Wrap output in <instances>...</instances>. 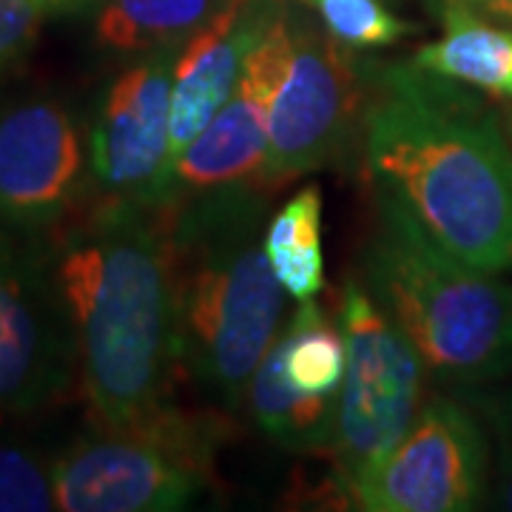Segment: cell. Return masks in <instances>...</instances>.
<instances>
[{
    "label": "cell",
    "instance_id": "cb8c5ba5",
    "mask_svg": "<svg viewBox=\"0 0 512 512\" xmlns=\"http://www.w3.org/2000/svg\"><path fill=\"white\" fill-rule=\"evenodd\" d=\"M504 507L512 510V464L510 470H507V481H504Z\"/></svg>",
    "mask_w": 512,
    "mask_h": 512
},
{
    "label": "cell",
    "instance_id": "d6986e66",
    "mask_svg": "<svg viewBox=\"0 0 512 512\" xmlns=\"http://www.w3.org/2000/svg\"><path fill=\"white\" fill-rule=\"evenodd\" d=\"M305 3L322 20L325 32L348 52L387 49L416 32V26L393 15L382 0H305Z\"/></svg>",
    "mask_w": 512,
    "mask_h": 512
},
{
    "label": "cell",
    "instance_id": "4fadbf2b",
    "mask_svg": "<svg viewBox=\"0 0 512 512\" xmlns=\"http://www.w3.org/2000/svg\"><path fill=\"white\" fill-rule=\"evenodd\" d=\"M279 18L274 0H225L174 55L171 72V134L168 160L174 163L217 117L237 83L248 52Z\"/></svg>",
    "mask_w": 512,
    "mask_h": 512
},
{
    "label": "cell",
    "instance_id": "7402d4cb",
    "mask_svg": "<svg viewBox=\"0 0 512 512\" xmlns=\"http://www.w3.org/2000/svg\"><path fill=\"white\" fill-rule=\"evenodd\" d=\"M467 3H473L478 9H484L487 15H493V18L501 20H510L512 23V0H467Z\"/></svg>",
    "mask_w": 512,
    "mask_h": 512
},
{
    "label": "cell",
    "instance_id": "ffe728a7",
    "mask_svg": "<svg viewBox=\"0 0 512 512\" xmlns=\"http://www.w3.org/2000/svg\"><path fill=\"white\" fill-rule=\"evenodd\" d=\"M55 510L52 476L29 450L0 444V512Z\"/></svg>",
    "mask_w": 512,
    "mask_h": 512
},
{
    "label": "cell",
    "instance_id": "5bb4252c",
    "mask_svg": "<svg viewBox=\"0 0 512 512\" xmlns=\"http://www.w3.org/2000/svg\"><path fill=\"white\" fill-rule=\"evenodd\" d=\"M421 72L512 100V29L478 18L473 3L444 0L441 37L413 55Z\"/></svg>",
    "mask_w": 512,
    "mask_h": 512
},
{
    "label": "cell",
    "instance_id": "e0dca14e",
    "mask_svg": "<svg viewBox=\"0 0 512 512\" xmlns=\"http://www.w3.org/2000/svg\"><path fill=\"white\" fill-rule=\"evenodd\" d=\"M225 0H106L94 20L100 49L140 55L180 46Z\"/></svg>",
    "mask_w": 512,
    "mask_h": 512
},
{
    "label": "cell",
    "instance_id": "8992f818",
    "mask_svg": "<svg viewBox=\"0 0 512 512\" xmlns=\"http://www.w3.org/2000/svg\"><path fill=\"white\" fill-rule=\"evenodd\" d=\"M55 510L174 512L185 510L202 484V433L171 410L134 430L72 444L49 467Z\"/></svg>",
    "mask_w": 512,
    "mask_h": 512
},
{
    "label": "cell",
    "instance_id": "ac0fdd59",
    "mask_svg": "<svg viewBox=\"0 0 512 512\" xmlns=\"http://www.w3.org/2000/svg\"><path fill=\"white\" fill-rule=\"evenodd\" d=\"M274 345L279 350L282 376L293 390L305 396L336 399L348 365L342 322L336 325L313 299L299 302V311L276 333Z\"/></svg>",
    "mask_w": 512,
    "mask_h": 512
},
{
    "label": "cell",
    "instance_id": "6da1fadb",
    "mask_svg": "<svg viewBox=\"0 0 512 512\" xmlns=\"http://www.w3.org/2000/svg\"><path fill=\"white\" fill-rule=\"evenodd\" d=\"M43 265L92 419L103 430L154 419L177 367L163 202L117 197L60 234Z\"/></svg>",
    "mask_w": 512,
    "mask_h": 512
},
{
    "label": "cell",
    "instance_id": "9c48e42d",
    "mask_svg": "<svg viewBox=\"0 0 512 512\" xmlns=\"http://www.w3.org/2000/svg\"><path fill=\"white\" fill-rule=\"evenodd\" d=\"M77 365L69 322L43 256L0 234V413L55 402Z\"/></svg>",
    "mask_w": 512,
    "mask_h": 512
},
{
    "label": "cell",
    "instance_id": "44dd1931",
    "mask_svg": "<svg viewBox=\"0 0 512 512\" xmlns=\"http://www.w3.org/2000/svg\"><path fill=\"white\" fill-rule=\"evenodd\" d=\"M40 20L43 12L32 0H0V72L32 49Z\"/></svg>",
    "mask_w": 512,
    "mask_h": 512
},
{
    "label": "cell",
    "instance_id": "d4e9b609",
    "mask_svg": "<svg viewBox=\"0 0 512 512\" xmlns=\"http://www.w3.org/2000/svg\"><path fill=\"white\" fill-rule=\"evenodd\" d=\"M504 131H507V140L512 143V109L507 111V117H504Z\"/></svg>",
    "mask_w": 512,
    "mask_h": 512
},
{
    "label": "cell",
    "instance_id": "2e32d148",
    "mask_svg": "<svg viewBox=\"0 0 512 512\" xmlns=\"http://www.w3.org/2000/svg\"><path fill=\"white\" fill-rule=\"evenodd\" d=\"M265 256L282 291L308 302L325 288L322 191L305 185L265 225Z\"/></svg>",
    "mask_w": 512,
    "mask_h": 512
},
{
    "label": "cell",
    "instance_id": "3957f363",
    "mask_svg": "<svg viewBox=\"0 0 512 512\" xmlns=\"http://www.w3.org/2000/svg\"><path fill=\"white\" fill-rule=\"evenodd\" d=\"M177 365L231 410L279 333L285 296L265 256V205L248 185L163 200Z\"/></svg>",
    "mask_w": 512,
    "mask_h": 512
},
{
    "label": "cell",
    "instance_id": "9a60e30c",
    "mask_svg": "<svg viewBox=\"0 0 512 512\" xmlns=\"http://www.w3.org/2000/svg\"><path fill=\"white\" fill-rule=\"evenodd\" d=\"M245 399L251 416L262 427V433L288 450H322L330 447L336 399L305 396L293 390L282 376L279 350L271 342L262 362L256 365L248 382Z\"/></svg>",
    "mask_w": 512,
    "mask_h": 512
},
{
    "label": "cell",
    "instance_id": "7c38bea8",
    "mask_svg": "<svg viewBox=\"0 0 512 512\" xmlns=\"http://www.w3.org/2000/svg\"><path fill=\"white\" fill-rule=\"evenodd\" d=\"M86 146L66 106L23 100L0 114V220L40 228L83 191Z\"/></svg>",
    "mask_w": 512,
    "mask_h": 512
},
{
    "label": "cell",
    "instance_id": "52a82bcc",
    "mask_svg": "<svg viewBox=\"0 0 512 512\" xmlns=\"http://www.w3.org/2000/svg\"><path fill=\"white\" fill-rule=\"evenodd\" d=\"M362 111V83L348 49L291 26V57L268 120L262 185H282L330 163Z\"/></svg>",
    "mask_w": 512,
    "mask_h": 512
},
{
    "label": "cell",
    "instance_id": "277c9868",
    "mask_svg": "<svg viewBox=\"0 0 512 512\" xmlns=\"http://www.w3.org/2000/svg\"><path fill=\"white\" fill-rule=\"evenodd\" d=\"M362 282L430 373L487 382L512 370V285L444 251L399 202L379 194Z\"/></svg>",
    "mask_w": 512,
    "mask_h": 512
},
{
    "label": "cell",
    "instance_id": "8fae6325",
    "mask_svg": "<svg viewBox=\"0 0 512 512\" xmlns=\"http://www.w3.org/2000/svg\"><path fill=\"white\" fill-rule=\"evenodd\" d=\"M291 57V20L279 12L248 52L217 117L174 163L171 197L259 183L268 154V120ZM168 197V200H171Z\"/></svg>",
    "mask_w": 512,
    "mask_h": 512
},
{
    "label": "cell",
    "instance_id": "ba28073f",
    "mask_svg": "<svg viewBox=\"0 0 512 512\" xmlns=\"http://www.w3.org/2000/svg\"><path fill=\"white\" fill-rule=\"evenodd\" d=\"M484 487L487 439L476 416L433 399L350 501L367 512H464L481 504Z\"/></svg>",
    "mask_w": 512,
    "mask_h": 512
},
{
    "label": "cell",
    "instance_id": "30bf717a",
    "mask_svg": "<svg viewBox=\"0 0 512 512\" xmlns=\"http://www.w3.org/2000/svg\"><path fill=\"white\" fill-rule=\"evenodd\" d=\"M174 46L146 52L103 94L89 140L94 177L117 197L163 202L171 197V72Z\"/></svg>",
    "mask_w": 512,
    "mask_h": 512
},
{
    "label": "cell",
    "instance_id": "7a4b0ae2",
    "mask_svg": "<svg viewBox=\"0 0 512 512\" xmlns=\"http://www.w3.org/2000/svg\"><path fill=\"white\" fill-rule=\"evenodd\" d=\"M367 168L444 251L512 268V143L493 114L419 66L382 72L365 109Z\"/></svg>",
    "mask_w": 512,
    "mask_h": 512
},
{
    "label": "cell",
    "instance_id": "5b68a950",
    "mask_svg": "<svg viewBox=\"0 0 512 512\" xmlns=\"http://www.w3.org/2000/svg\"><path fill=\"white\" fill-rule=\"evenodd\" d=\"M342 330L348 345L345 379L336 393L330 447L339 484L350 498L402 441L421 410L424 362L399 325L379 308L365 282L342 288Z\"/></svg>",
    "mask_w": 512,
    "mask_h": 512
},
{
    "label": "cell",
    "instance_id": "603a6c76",
    "mask_svg": "<svg viewBox=\"0 0 512 512\" xmlns=\"http://www.w3.org/2000/svg\"><path fill=\"white\" fill-rule=\"evenodd\" d=\"M32 3L43 15H52V12H74V9H80V6H86L92 0H32Z\"/></svg>",
    "mask_w": 512,
    "mask_h": 512
}]
</instances>
